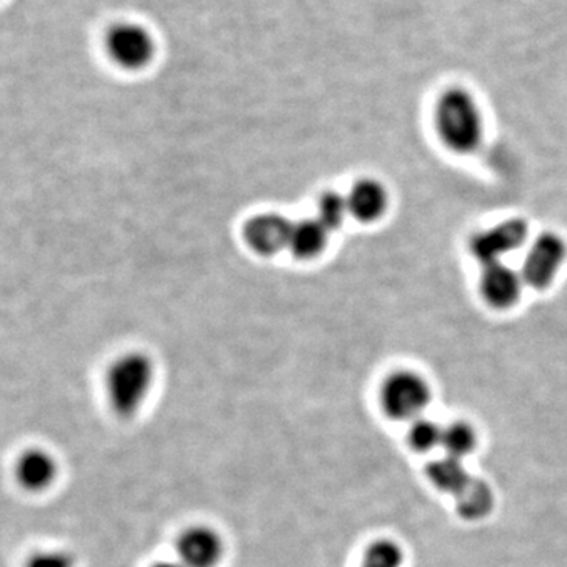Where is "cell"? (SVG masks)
I'll return each mask as SVG.
<instances>
[{
    "mask_svg": "<svg viewBox=\"0 0 567 567\" xmlns=\"http://www.w3.org/2000/svg\"><path fill=\"white\" fill-rule=\"evenodd\" d=\"M528 238V226L524 219L513 218L495 224L476 234L470 249L481 267L503 262L506 256L517 251Z\"/></svg>",
    "mask_w": 567,
    "mask_h": 567,
    "instance_id": "8992f818",
    "label": "cell"
},
{
    "mask_svg": "<svg viewBox=\"0 0 567 567\" xmlns=\"http://www.w3.org/2000/svg\"><path fill=\"white\" fill-rule=\"evenodd\" d=\"M155 365L147 354H123L112 363L106 375V394L115 415L132 417L140 412L151 394Z\"/></svg>",
    "mask_w": 567,
    "mask_h": 567,
    "instance_id": "7a4b0ae2",
    "label": "cell"
},
{
    "mask_svg": "<svg viewBox=\"0 0 567 567\" xmlns=\"http://www.w3.org/2000/svg\"><path fill=\"white\" fill-rule=\"evenodd\" d=\"M524 286L520 271L514 270L505 262L484 265L481 271V295L492 308H513L520 300Z\"/></svg>",
    "mask_w": 567,
    "mask_h": 567,
    "instance_id": "52a82bcc",
    "label": "cell"
},
{
    "mask_svg": "<svg viewBox=\"0 0 567 567\" xmlns=\"http://www.w3.org/2000/svg\"><path fill=\"white\" fill-rule=\"evenodd\" d=\"M429 476L442 491L458 492L468 486V473L462 466V461L453 457L446 456L442 462L432 465Z\"/></svg>",
    "mask_w": 567,
    "mask_h": 567,
    "instance_id": "5bb4252c",
    "label": "cell"
},
{
    "mask_svg": "<svg viewBox=\"0 0 567 567\" xmlns=\"http://www.w3.org/2000/svg\"><path fill=\"white\" fill-rule=\"evenodd\" d=\"M25 567H74V559L63 550H41L29 558Z\"/></svg>",
    "mask_w": 567,
    "mask_h": 567,
    "instance_id": "ac0fdd59",
    "label": "cell"
},
{
    "mask_svg": "<svg viewBox=\"0 0 567 567\" xmlns=\"http://www.w3.org/2000/svg\"><path fill=\"white\" fill-rule=\"evenodd\" d=\"M404 559L399 544L391 539H379L365 548L361 567H402Z\"/></svg>",
    "mask_w": 567,
    "mask_h": 567,
    "instance_id": "2e32d148",
    "label": "cell"
},
{
    "mask_svg": "<svg viewBox=\"0 0 567 567\" xmlns=\"http://www.w3.org/2000/svg\"><path fill=\"white\" fill-rule=\"evenodd\" d=\"M443 425L436 424L429 417H417L412 421L409 431V443L417 453H431L435 447H442Z\"/></svg>",
    "mask_w": 567,
    "mask_h": 567,
    "instance_id": "9a60e30c",
    "label": "cell"
},
{
    "mask_svg": "<svg viewBox=\"0 0 567 567\" xmlns=\"http://www.w3.org/2000/svg\"><path fill=\"white\" fill-rule=\"evenodd\" d=\"M349 213L347 197L338 193H327L320 199L317 219L331 233L342 226Z\"/></svg>",
    "mask_w": 567,
    "mask_h": 567,
    "instance_id": "e0dca14e",
    "label": "cell"
},
{
    "mask_svg": "<svg viewBox=\"0 0 567 567\" xmlns=\"http://www.w3.org/2000/svg\"><path fill=\"white\" fill-rule=\"evenodd\" d=\"M330 230L319 219H303L292 224L289 249L298 259H312L328 245Z\"/></svg>",
    "mask_w": 567,
    "mask_h": 567,
    "instance_id": "7c38bea8",
    "label": "cell"
},
{
    "mask_svg": "<svg viewBox=\"0 0 567 567\" xmlns=\"http://www.w3.org/2000/svg\"><path fill=\"white\" fill-rule=\"evenodd\" d=\"M477 446L475 429L464 421L443 425L442 450L445 456L464 461Z\"/></svg>",
    "mask_w": 567,
    "mask_h": 567,
    "instance_id": "4fadbf2b",
    "label": "cell"
},
{
    "mask_svg": "<svg viewBox=\"0 0 567 567\" xmlns=\"http://www.w3.org/2000/svg\"><path fill=\"white\" fill-rule=\"evenodd\" d=\"M58 473L59 465L54 456L39 447L22 453L14 466V476H17L18 483L24 491L32 492V494L48 491L55 483Z\"/></svg>",
    "mask_w": 567,
    "mask_h": 567,
    "instance_id": "30bf717a",
    "label": "cell"
},
{
    "mask_svg": "<svg viewBox=\"0 0 567 567\" xmlns=\"http://www.w3.org/2000/svg\"><path fill=\"white\" fill-rule=\"evenodd\" d=\"M106 50L123 69L141 70L153 61L156 48L147 29L134 22H121L107 32Z\"/></svg>",
    "mask_w": 567,
    "mask_h": 567,
    "instance_id": "5b68a950",
    "label": "cell"
},
{
    "mask_svg": "<svg viewBox=\"0 0 567 567\" xmlns=\"http://www.w3.org/2000/svg\"><path fill=\"white\" fill-rule=\"evenodd\" d=\"M440 141L458 155H468L481 147L484 118L475 96L462 87H451L440 95L434 112Z\"/></svg>",
    "mask_w": 567,
    "mask_h": 567,
    "instance_id": "6da1fadb",
    "label": "cell"
},
{
    "mask_svg": "<svg viewBox=\"0 0 567 567\" xmlns=\"http://www.w3.org/2000/svg\"><path fill=\"white\" fill-rule=\"evenodd\" d=\"M152 567H183L181 563H158V565L152 566Z\"/></svg>",
    "mask_w": 567,
    "mask_h": 567,
    "instance_id": "d6986e66",
    "label": "cell"
},
{
    "mask_svg": "<svg viewBox=\"0 0 567 567\" xmlns=\"http://www.w3.org/2000/svg\"><path fill=\"white\" fill-rule=\"evenodd\" d=\"M567 257L566 241L557 234H543L529 245L522 262L525 286L544 290L555 281Z\"/></svg>",
    "mask_w": 567,
    "mask_h": 567,
    "instance_id": "277c9868",
    "label": "cell"
},
{
    "mask_svg": "<svg viewBox=\"0 0 567 567\" xmlns=\"http://www.w3.org/2000/svg\"><path fill=\"white\" fill-rule=\"evenodd\" d=\"M177 554L183 567H216L223 558L224 543L213 528L192 527L178 539Z\"/></svg>",
    "mask_w": 567,
    "mask_h": 567,
    "instance_id": "ba28073f",
    "label": "cell"
},
{
    "mask_svg": "<svg viewBox=\"0 0 567 567\" xmlns=\"http://www.w3.org/2000/svg\"><path fill=\"white\" fill-rule=\"evenodd\" d=\"M432 388L423 375L413 371H398L388 375L380 390V405L394 421H412L424 416L431 405Z\"/></svg>",
    "mask_w": 567,
    "mask_h": 567,
    "instance_id": "3957f363",
    "label": "cell"
},
{
    "mask_svg": "<svg viewBox=\"0 0 567 567\" xmlns=\"http://www.w3.org/2000/svg\"><path fill=\"white\" fill-rule=\"evenodd\" d=\"M350 215L363 223L377 221L388 208V192L382 183L374 178H364L354 183L347 196Z\"/></svg>",
    "mask_w": 567,
    "mask_h": 567,
    "instance_id": "8fae6325",
    "label": "cell"
},
{
    "mask_svg": "<svg viewBox=\"0 0 567 567\" xmlns=\"http://www.w3.org/2000/svg\"><path fill=\"white\" fill-rule=\"evenodd\" d=\"M292 224L278 213H265L246 224L245 237L254 251L262 256H274L289 248Z\"/></svg>",
    "mask_w": 567,
    "mask_h": 567,
    "instance_id": "9c48e42d",
    "label": "cell"
}]
</instances>
